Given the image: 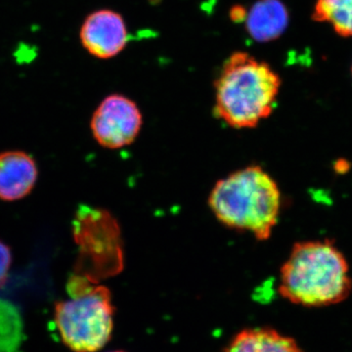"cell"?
<instances>
[{
  "label": "cell",
  "instance_id": "5b68a950",
  "mask_svg": "<svg viewBox=\"0 0 352 352\" xmlns=\"http://www.w3.org/2000/svg\"><path fill=\"white\" fill-rule=\"evenodd\" d=\"M76 237L82 245L85 263L90 265L87 276H112L124 267V249L117 220L104 210L85 208L76 219Z\"/></svg>",
  "mask_w": 352,
  "mask_h": 352
},
{
  "label": "cell",
  "instance_id": "277c9868",
  "mask_svg": "<svg viewBox=\"0 0 352 352\" xmlns=\"http://www.w3.org/2000/svg\"><path fill=\"white\" fill-rule=\"evenodd\" d=\"M69 300L55 307V323L62 340L75 352H96L110 340L113 309L110 289L78 273L69 278Z\"/></svg>",
  "mask_w": 352,
  "mask_h": 352
},
{
  "label": "cell",
  "instance_id": "3957f363",
  "mask_svg": "<svg viewBox=\"0 0 352 352\" xmlns=\"http://www.w3.org/2000/svg\"><path fill=\"white\" fill-rule=\"evenodd\" d=\"M208 205L223 226L265 241L277 226L281 193L263 168L250 166L219 180L210 192Z\"/></svg>",
  "mask_w": 352,
  "mask_h": 352
},
{
  "label": "cell",
  "instance_id": "6da1fadb",
  "mask_svg": "<svg viewBox=\"0 0 352 352\" xmlns=\"http://www.w3.org/2000/svg\"><path fill=\"white\" fill-rule=\"evenodd\" d=\"M351 289L346 256L328 239L296 243L280 272V295L303 307L337 305Z\"/></svg>",
  "mask_w": 352,
  "mask_h": 352
},
{
  "label": "cell",
  "instance_id": "ba28073f",
  "mask_svg": "<svg viewBox=\"0 0 352 352\" xmlns=\"http://www.w3.org/2000/svg\"><path fill=\"white\" fill-rule=\"evenodd\" d=\"M38 179L36 162L27 153L0 154V200L17 201L29 195Z\"/></svg>",
  "mask_w": 352,
  "mask_h": 352
},
{
  "label": "cell",
  "instance_id": "9a60e30c",
  "mask_svg": "<svg viewBox=\"0 0 352 352\" xmlns=\"http://www.w3.org/2000/svg\"><path fill=\"white\" fill-rule=\"evenodd\" d=\"M351 74H352V68H351Z\"/></svg>",
  "mask_w": 352,
  "mask_h": 352
},
{
  "label": "cell",
  "instance_id": "52a82bcc",
  "mask_svg": "<svg viewBox=\"0 0 352 352\" xmlns=\"http://www.w3.org/2000/svg\"><path fill=\"white\" fill-rule=\"evenodd\" d=\"M80 41L88 54L108 60L119 55L129 43L126 21L111 9L88 14L80 29Z\"/></svg>",
  "mask_w": 352,
  "mask_h": 352
},
{
  "label": "cell",
  "instance_id": "7a4b0ae2",
  "mask_svg": "<svg viewBox=\"0 0 352 352\" xmlns=\"http://www.w3.org/2000/svg\"><path fill=\"white\" fill-rule=\"evenodd\" d=\"M282 80L266 62L245 51L227 58L214 82V113L236 129H252L274 110Z\"/></svg>",
  "mask_w": 352,
  "mask_h": 352
},
{
  "label": "cell",
  "instance_id": "8992f818",
  "mask_svg": "<svg viewBox=\"0 0 352 352\" xmlns=\"http://www.w3.org/2000/svg\"><path fill=\"white\" fill-rule=\"evenodd\" d=\"M143 117L138 104L122 94H111L95 109L90 129L95 140L107 149H120L138 138Z\"/></svg>",
  "mask_w": 352,
  "mask_h": 352
},
{
  "label": "cell",
  "instance_id": "5bb4252c",
  "mask_svg": "<svg viewBox=\"0 0 352 352\" xmlns=\"http://www.w3.org/2000/svg\"><path fill=\"white\" fill-rule=\"evenodd\" d=\"M113 352H124V351H113Z\"/></svg>",
  "mask_w": 352,
  "mask_h": 352
},
{
  "label": "cell",
  "instance_id": "8fae6325",
  "mask_svg": "<svg viewBox=\"0 0 352 352\" xmlns=\"http://www.w3.org/2000/svg\"><path fill=\"white\" fill-rule=\"evenodd\" d=\"M312 19L331 25L344 38L352 36V0H316Z\"/></svg>",
  "mask_w": 352,
  "mask_h": 352
},
{
  "label": "cell",
  "instance_id": "9c48e42d",
  "mask_svg": "<svg viewBox=\"0 0 352 352\" xmlns=\"http://www.w3.org/2000/svg\"><path fill=\"white\" fill-rule=\"evenodd\" d=\"M289 21L288 9L281 0H258L248 11L245 22L252 39L268 43L282 36Z\"/></svg>",
  "mask_w": 352,
  "mask_h": 352
},
{
  "label": "cell",
  "instance_id": "30bf717a",
  "mask_svg": "<svg viewBox=\"0 0 352 352\" xmlns=\"http://www.w3.org/2000/svg\"><path fill=\"white\" fill-rule=\"evenodd\" d=\"M224 352H302L295 340L270 328L247 329L236 336Z\"/></svg>",
  "mask_w": 352,
  "mask_h": 352
},
{
  "label": "cell",
  "instance_id": "7c38bea8",
  "mask_svg": "<svg viewBox=\"0 0 352 352\" xmlns=\"http://www.w3.org/2000/svg\"><path fill=\"white\" fill-rule=\"evenodd\" d=\"M11 261H12V256H11L10 249L0 241V288L6 284Z\"/></svg>",
  "mask_w": 352,
  "mask_h": 352
},
{
  "label": "cell",
  "instance_id": "4fadbf2b",
  "mask_svg": "<svg viewBox=\"0 0 352 352\" xmlns=\"http://www.w3.org/2000/svg\"><path fill=\"white\" fill-rule=\"evenodd\" d=\"M248 11L245 10L244 7L235 6L231 9L230 18L233 20V22L240 23L245 22V18H247Z\"/></svg>",
  "mask_w": 352,
  "mask_h": 352
}]
</instances>
